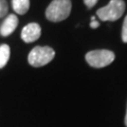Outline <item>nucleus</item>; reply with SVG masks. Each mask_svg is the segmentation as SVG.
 <instances>
[{"label":"nucleus","mask_w":127,"mask_h":127,"mask_svg":"<svg viewBox=\"0 0 127 127\" xmlns=\"http://www.w3.org/2000/svg\"><path fill=\"white\" fill-rule=\"evenodd\" d=\"M18 26V18L17 16L12 14L7 17L4 22L2 23V26L0 27V34L2 36H9L10 34H12L14 32V30Z\"/></svg>","instance_id":"6"},{"label":"nucleus","mask_w":127,"mask_h":127,"mask_svg":"<svg viewBox=\"0 0 127 127\" xmlns=\"http://www.w3.org/2000/svg\"><path fill=\"white\" fill-rule=\"evenodd\" d=\"M71 12L70 0H53L46 10V17L48 20L58 22L69 17Z\"/></svg>","instance_id":"1"},{"label":"nucleus","mask_w":127,"mask_h":127,"mask_svg":"<svg viewBox=\"0 0 127 127\" xmlns=\"http://www.w3.org/2000/svg\"><path fill=\"white\" fill-rule=\"evenodd\" d=\"M7 12V5L4 0H0V17L4 16Z\"/></svg>","instance_id":"10"},{"label":"nucleus","mask_w":127,"mask_h":127,"mask_svg":"<svg viewBox=\"0 0 127 127\" xmlns=\"http://www.w3.org/2000/svg\"><path fill=\"white\" fill-rule=\"evenodd\" d=\"M125 125L127 127V108H126V116H125Z\"/></svg>","instance_id":"13"},{"label":"nucleus","mask_w":127,"mask_h":127,"mask_svg":"<svg viewBox=\"0 0 127 127\" xmlns=\"http://www.w3.org/2000/svg\"><path fill=\"white\" fill-rule=\"evenodd\" d=\"M125 2L123 0H111L104 7L96 11V16L102 21H116L124 14Z\"/></svg>","instance_id":"2"},{"label":"nucleus","mask_w":127,"mask_h":127,"mask_svg":"<svg viewBox=\"0 0 127 127\" xmlns=\"http://www.w3.org/2000/svg\"><path fill=\"white\" fill-rule=\"evenodd\" d=\"M10 53L11 50L7 45L0 46V68H3L6 65V63L10 58Z\"/></svg>","instance_id":"8"},{"label":"nucleus","mask_w":127,"mask_h":127,"mask_svg":"<svg viewBox=\"0 0 127 127\" xmlns=\"http://www.w3.org/2000/svg\"><path fill=\"white\" fill-rule=\"evenodd\" d=\"M55 56V52L50 47H35L30 52L28 61L33 67H42L50 63Z\"/></svg>","instance_id":"3"},{"label":"nucleus","mask_w":127,"mask_h":127,"mask_svg":"<svg viewBox=\"0 0 127 127\" xmlns=\"http://www.w3.org/2000/svg\"><path fill=\"white\" fill-rule=\"evenodd\" d=\"M122 39L124 42H127V16L124 19L123 22V28H122Z\"/></svg>","instance_id":"9"},{"label":"nucleus","mask_w":127,"mask_h":127,"mask_svg":"<svg viewBox=\"0 0 127 127\" xmlns=\"http://www.w3.org/2000/svg\"><path fill=\"white\" fill-rule=\"evenodd\" d=\"M41 34L40 26L35 22L27 25L21 31V38L25 42H33L37 40Z\"/></svg>","instance_id":"5"},{"label":"nucleus","mask_w":127,"mask_h":127,"mask_svg":"<svg viewBox=\"0 0 127 127\" xmlns=\"http://www.w3.org/2000/svg\"><path fill=\"white\" fill-rule=\"evenodd\" d=\"M86 61L93 68H103L114 61V53L109 50H93L86 54Z\"/></svg>","instance_id":"4"},{"label":"nucleus","mask_w":127,"mask_h":127,"mask_svg":"<svg viewBox=\"0 0 127 127\" xmlns=\"http://www.w3.org/2000/svg\"><path fill=\"white\" fill-rule=\"evenodd\" d=\"M12 4H13V9L16 13L23 15L29 11L30 0H13Z\"/></svg>","instance_id":"7"},{"label":"nucleus","mask_w":127,"mask_h":127,"mask_svg":"<svg viewBox=\"0 0 127 127\" xmlns=\"http://www.w3.org/2000/svg\"><path fill=\"white\" fill-rule=\"evenodd\" d=\"M98 26H100V23H98L96 20H95V18H94V17L91 18V23H90V27H91V28H93V29H95V28H97Z\"/></svg>","instance_id":"12"},{"label":"nucleus","mask_w":127,"mask_h":127,"mask_svg":"<svg viewBox=\"0 0 127 127\" xmlns=\"http://www.w3.org/2000/svg\"><path fill=\"white\" fill-rule=\"evenodd\" d=\"M84 2L88 9H91V7H93L95 4H96L97 0H84Z\"/></svg>","instance_id":"11"}]
</instances>
